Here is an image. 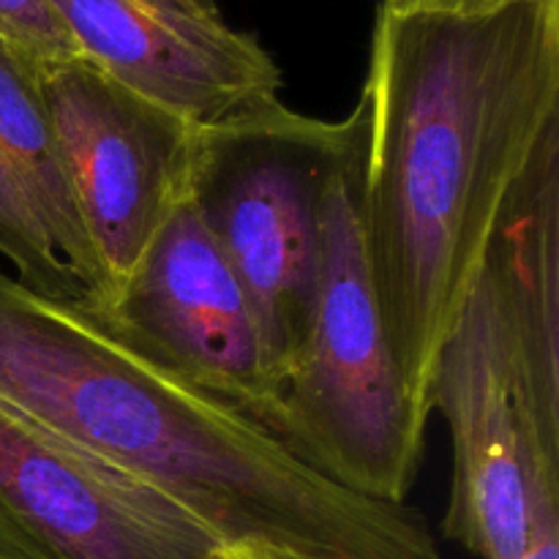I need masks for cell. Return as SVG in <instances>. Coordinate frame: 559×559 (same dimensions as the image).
<instances>
[{
  "label": "cell",
  "mask_w": 559,
  "mask_h": 559,
  "mask_svg": "<svg viewBox=\"0 0 559 559\" xmlns=\"http://www.w3.org/2000/svg\"><path fill=\"white\" fill-rule=\"evenodd\" d=\"M360 227L404 388L424 418L442 344L513 183L559 123V0L377 11Z\"/></svg>",
  "instance_id": "6da1fadb"
},
{
  "label": "cell",
  "mask_w": 559,
  "mask_h": 559,
  "mask_svg": "<svg viewBox=\"0 0 559 559\" xmlns=\"http://www.w3.org/2000/svg\"><path fill=\"white\" fill-rule=\"evenodd\" d=\"M0 404L158 486L224 544L309 559H440L409 502L322 478L233 407L126 344L93 309L0 265Z\"/></svg>",
  "instance_id": "7a4b0ae2"
},
{
  "label": "cell",
  "mask_w": 559,
  "mask_h": 559,
  "mask_svg": "<svg viewBox=\"0 0 559 559\" xmlns=\"http://www.w3.org/2000/svg\"><path fill=\"white\" fill-rule=\"evenodd\" d=\"M364 134L328 180L309 322L282 382V445L353 495L407 502L429 418L415 409L360 227Z\"/></svg>",
  "instance_id": "3957f363"
},
{
  "label": "cell",
  "mask_w": 559,
  "mask_h": 559,
  "mask_svg": "<svg viewBox=\"0 0 559 559\" xmlns=\"http://www.w3.org/2000/svg\"><path fill=\"white\" fill-rule=\"evenodd\" d=\"M364 126L360 102L320 120L278 98L197 134L189 202L249 295L278 388L309 322L322 197Z\"/></svg>",
  "instance_id": "277c9868"
},
{
  "label": "cell",
  "mask_w": 559,
  "mask_h": 559,
  "mask_svg": "<svg viewBox=\"0 0 559 559\" xmlns=\"http://www.w3.org/2000/svg\"><path fill=\"white\" fill-rule=\"evenodd\" d=\"M38 87L107 306L189 202L200 126L129 91L82 55L38 66Z\"/></svg>",
  "instance_id": "5b68a950"
},
{
  "label": "cell",
  "mask_w": 559,
  "mask_h": 559,
  "mask_svg": "<svg viewBox=\"0 0 559 559\" xmlns=\"http://www.w3.org/2000/svg\"><path fill=\"white\" fill-rule=\"evenodd\" d=\"M222 546L158 486L0 404V559H213Z\"/></svg>",
  "instance_id": "8992f818"
},
{
  "label": "cell",
  "mask_w": 559,
  "mask_h": 559,
  "mask_svg": "<svg viewBox=\"0 0 559 559\" xmlns=\"http://www.w3.org/2000/svg\"><path fill=\"white\" fill-rule=\"evenodd\" d=\"M93 311L126 344L282 442V388L254 309L191 202L175 211L109 304Z\"/></svg>",
  "instance_id": "52a82bcc"
},
{
  "label": "cell",
  "mask_w": 559,
  "mask_h": 559,
  "mask_svg": "<svg viewBox=\"0 0 559 559\" xmlns=\"http://www.w3.org/2000/svg\"><path fill=\"white\" fill-rule=\"evenodd\" d=\"M429 404L445 420L453 448L442 530L478 559H522L533 480L559 462L535 435L508 336L480 278L442 344Z\"/></svg>",
  "instance_id": "ba28073f"
},
{
  "label": "cell",
  "mask_w": 559,
  "mask_h": 559,
  "mask_svg": "<svg viewBox=\"0 0 559 559\" xmlns=\"http://www.w3.org/2000/svg\"><path fill=\"white\" fill-rule=\"evenodd\" d=\"M76 52L189 123L216 126L278 102L284 76L251 33L175 0H49Z\"/></svg>",
  "instance_id": "9c48e42d"
},
{
  "label": "cell",
  "mask_w": 559,
  "mask_h": 559,
  "mask_svg": "<svg viewBox=\"0 0 559 559\" xmlns=\"http://www.w3.org/2000/svg\"><path fill=\"white\" fill-rule=\"evenodd\" d=\"M480 282L500 314L535 435L559 462V123L497 216Z\"/></svg>",
  "instance_id": "30bf717a"
},
{
  "label": "cell",
  "mask_w": 559,
  "mask_h": 559,
  "mask_svg": "<svg viewBox=\"0 0 559 559\" xmlns=\"http://www.w3.org/2000/svg\"><path fill=\"white\" fill-rule=\"evenodd\" d=\"M0 164L27 197L49 243L63 265L91 295V309H102L107 287L98 273L96 257L87 246L58 142L49 126L38 87V66L0 38Z\"/></svg>",
  "instance_id": "8fae6325"
},
{
  "label": "cell",
  "mask_w": 559,
  "mask_h": 559,
  "mask_svg": "<svg viewBox=\"0 0 559 559\" xmlns=\"http://www.w3.org/2000/svg\"><path fill=\"white\" fill-rule=\"evenodd\" d=\"M0 265L14 273L25 287L47 298L69 300L87 309L93 306L87 289L63 265L36 211L3 164H0Z\"/></svg>",
  "instance_id": "7c38bea8"
},
{
  "label": "cell",
  "mask_w": 559,
  "mask_h": 559,
  "mask_svg": "<svg viewBox=\"0 0 559 559\" xmlns=\"http://www.w3.org/2000/svg\"><path fill=\"white\" fill-rule=\"evenodd\" d=\"M0 38L33 66L58 63L80 55L49 0H0Z\"/></svg>",
  "instance_id": "4fadbf2b"
},
{
  "label": "cell",
  "mask_w": 559,
  "mask_h": 559,
  "mask_svg": "<svg viewBox=\"0 0 559 559\" xmlns=\"http://www.w3.org/2000/svg\"><path fill=\"white\" fill-rule=\"evenodd\" d=\"M522 559H559V469L544 467L533 480L530 533Z\"/></svg>",
  "instance_id": "5bb4252c"
},
{
  "label": "cell",
  "mask_w": 559,
  "mask_h": 559,
  "mask_svg": "<svg viewBox=\"0 0 559 559\" xmlns=\"http://www.w3.org/2000/svg\"><path fill=\"white\" fill-rule=\"evenodd\" d=\"M213 559H309L287 546L267 544V540H233L224 544Z\"/></svg>",
  "instance_id": "9a60e30c"
},
{
  "label": "cell",
  "mask_w": 559,
  "mask_h": 559,
  "mask_svg": "<svg viewBox=\"0 0 559 559\" xmlns=\"http://www.w3.org/2000/svg\"><path fill=\"white\" fill-rule=\"evenodd\" d=\"M502 0H380V9L391 11H435V9H484Z\"/></svg>",
  "instance_id": "2e32d148"
},
{
  "label": "cell",
  "mask_w": 559,
  "mask_h": 559,
  "mask_svg": "<svg viewBox=\"0 0 559 559\" xmlns=\"http://www.w3.org/2000/svg\"><path fill=\"white\" fill-rule=\"evenodd\" d=\"M175 3L186 5V9L191 11H202V14H222L216 0H175Z\"/></svg>",
  "instance_id": "e0dca14e"
}]
</instances>
